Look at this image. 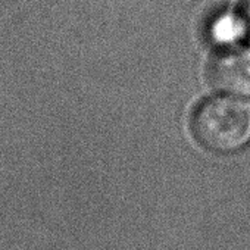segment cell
I'll list each match as a JSON object with an SVG mask.
<instances>
[{
  "instance_id": "cell-3",
  "label": "cell",
  "mask_w": 250,
  "mask_h": 250,
  "mask_svg": "<svg viewBox=\"0 0 250 250\" xmlns=\"http://www.w3.org/2000/svg\"><path fill=\"white\" fill-rule=\"evenodd\" d=\"M206 33L212 44L228 50L238 47V43L247 37V27L243 14L222 11L209 21Z\"/></svg>"
},
{
  "instance_id": "cell-2",
  "label": "cell",
  "mask_w": 250,
  "mask_h": 250,
  "mask_svg": "<svg viewBox=\"0 0 250 250\" xmlns=\"http://www.w3.org/2000/svg\"><path fill=\"white\" fill-rule=\"evenodd\" d=\"M210 83L216 90L234 96H250V49L224 50L210 65Z\"/></svg>"
},
{
  "instance_id": "cell-4",
  "label": "cell",
  "mask_w": 250,
  "mask_h": 250,
  "mask_svg": "<svg viewBox=\"0 0 250 250\" xmlns=\"http://www.w3.org/2000/svg\"><path fill=\"white\" fill-rule=\"evenodd\" d=\"M243 18L246 21L247 27V39L250 40V0H244V6H243Z\"/></svg>"
},
{
  "instance_id": "cell-1",
  "label": "cell",
  "mask_w": 250,
  "mask_h": 250,
  "mask_svg": "<svg viewBox=\"0 0 250 250\" xmlns=\"http://www.w3.org/2000/svg\"><path fill=\"white\" fill-rule=\"evenodd\" d=\"M193 130L209 150H241L250 143V100L227 93L205 100L194 112Z\"/></svg>"
}]
</instances>
